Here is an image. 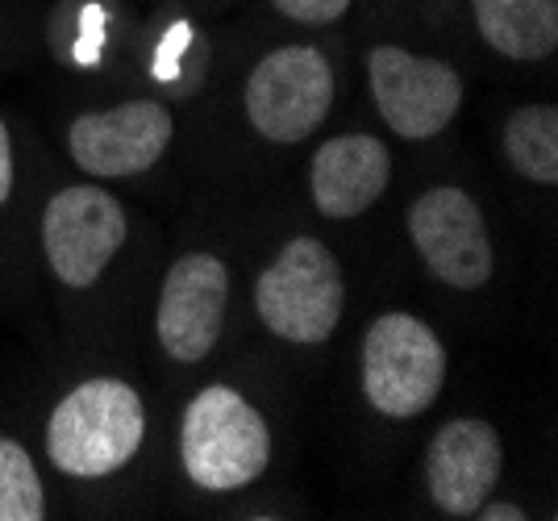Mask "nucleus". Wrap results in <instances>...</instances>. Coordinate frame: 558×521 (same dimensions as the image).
Wrapping results in <instances>:
<instances>
[{
    "label": "nucleus",
    "mask_w": 558,
    "mask_h": 521,
    "mask_svg": "<svg viewBox=\"0 0 558 521\" xmlns=\"http://www.w3.org/2000/svg\"><path fill=\"white\" fill-rule=\"evenodd\" d=\"M505 155L530 184H558V109L521 105L505 125Z\"/></svg>",
    "instance_id": "4468645a"
},
{
    "label": "nucleus",
    "mask_w": 558,
    "mask_h": 521,
    "mask_svg": "<svg viewBox=\"0 0 558 521\" xmlns=\"http://www.w3.org/2000/svg\"><path fill=\"white\" fill-rule=\"evenodd\" d=\"M246 121L267 143H304L333 105V68L317 47L288 43L263 54L242 88Z\"/></svg>",
    "instance_id": "39448f33"
},
{
    "label": "nucleus",
    "mask_w": 558,
    "mask_h": 521,
    "mask_svg": "<svg viewBox=\"0 0 558 521\" xmlns=\"http://www.w3.org/2000/svg\"><path fill=\"white\" fill-rule=\"evenodd\" d=\"M446 384V347L413 313H384L359 347V388L375 413L413 422L429 413Z\"/></svg>",
    "instance_id": "20e7f679"
},
{
    "label": "nucleus",
    "mask_w": 558,
    "mask_h": 521,
    "mask_svg": "<svg viewBox=\"0 0 558 521\" xmlns=\"http://www.w3.org/2000/svg\"><path fill=\"white\" fill-rule=\"evenodd\" d=\"M475 518H484V521H525L530 513L517 505V500H484L480 509H475Z\"/></svg>",
    "instance_id": "a211bd4d"
},
{
    "label": "nucleus",
    "mask_w": 558,
    "mask_h": 521,
    "mask_svg": "<svg viewBox=\"0 0 558 521\" xmlns=\"http://www.w3.org/2000/svg\"><path fill=\"white\" fill-rule=\"evenodd\" d=\"M146 438V404L138 388L117 376L75 384L47 422V459L71 480L121 472Z\"/></svg>",
    "instance_id": "f257e3e1"
},
{
    "label": "nucleus",
    "mask_w": 558,
    "mask_h": 521,
    "mask_svg": "<svg viewBox=\"0 0 558 521\" xmlns=\"http://www.w3.org/2000/svg\"><path fill=\"white\" fill-rule=\"evenodd\" d=\"M367 84L384 125L409 143L438 138L463 109V75L442 59H425L392 43L372 47Z\"/></svg>",
    "instance_id": "0eeeda50"
},
{
    "label": "nucleus",
    "mask_w": 558,
    "mask_h": 521,
    "mask_svg": "<svg viewBox=\"0 0 558 521\" xmlns=\"http://www.w3.org/2000/svg\"><path fill=\"white\" fill-rule=\"evenodd\" d=\"M130 234L125 205L100 184L59 189L43 209V255L63 288H93Z\"/></svg>",
    "instance_id": "423d86ee"
},
{
    "label": "nucleus",
    "mask_w": 558,
    "mask_h": 521,
    "mask_svg": "<svg viewBox=\"0 0 558 521\" xmlns=\"http://www.w3.org/2000/svg\"><path fill=\"white\" fill-rule=\"evenodd\" d=\"M13 192V138H9V125L0 121V205L9 201Z\"/></svg>",
    "instance_id": "f3484780"
},
{
    "label": "nucleus",
    "mask_w": 558,
    "mask_h": 521,
    "mask_svg": "<svg viewBox=\"0 0 558 521\" xmlns=\"http://www.w3.org/2000/svg\"><path fill=\"white\" fill-rule=\"evenodd\" d=\"M47 488L29 450L17 438H0V521H43Z\"/></svg>",
    "instance_id": "2eb2a0df"
},
{
    "label": "nucleus",
    "mask_w": 558,
    "mask_h": 521,
    "mask_svg": "<svg viewBox=\"0 0 558 521\" xmlns=\"http://www.w3.org/2000/svg\"><path fill=\"white\" fill-rule=\"evenodd\" d=\"M347 308L342 263L322 238H292L255 280V313L292 347H317L338 330Z\"/></svg>",
    "instance_id": "7ed1b4c3"
},
{
    "label": "nucleus",
    "mask_w": 558,
    "mask_h": 521,
    "mask_svg": "<svg viewBox=\"0 0 558 521\" xmlns=\"http://www.w3.org/2000/svg\"><path fill=\"white\" fill-rule=\"evenodd\" d=\"M505 472L500 434L484 417H450L425 450V493L446 518H475Z\"/></svg>",
    "instance_id": "9b49d317"
},
{
    "label": "nucleus",
    "mask_w": 558,
    "mask_h": 521,
    "mask_svg": "<svg viewBox=\"0 0 558 521\" xmlns=\"http://www.w3.org/2000/svg\"><path fill=\"white\" fill-rule=\"evenodd\" d=\"M475 29L500 59L542 63L558 47V0H471Z\"/></svg>",
    "instance_id": "ddd939ff"
},
{
    "label": "nucleus",
    "mask_w": 558,
    "mask_h": 521,
    "mask_svg": "<svg viewBox=\"0 0 558 521\" xmlns=\"http://www.w3.org/2000/svg\"><path fill=\"white\" fill-rule=\"evenodd\" d=\"M409 238L434 280L459 292H475L492 280V234L484 209L454 184L425 189L409 209Z\"/></svg>",
    "instance_id": "6e6552de"
},
{
    "label": "nucleus",
    "mask_w": 558,
    "mask_h": 521,
    "mask_svg": "<svg viewBox=\"0 0 558 521\" xmlns=\"http://www.w3.org/2000/svg\"><path fill=\"white\" fill-rule=\"evenodd\" d=\"M180 463L205 493H238L271 463V429L230 384L201 388L180 422Z\"/></svg>",
    "instance_id": "f03ea898"
},
{
    "label": "nucleus",
    "mask_w": 558,
    "mask_h": 521,
    "mask_svg": "<svg viewBox=\"0 0 558 521\" xmlns=\"http://www.w3.org/2000/svg\"><path fill=\"white\" fill-rule=\"evenodd\" d=\"M175 121L159 100H125L80 113L68 130V155L96 180H130L159 163L171 146Z\"/></svg>",
    "instance_id": "9d476101"
},
{
    "label": "nucleus",
    "mask_w": 558,
    "mask_h": 521,
    "mask_svg": "<svg viewBox=\"0 0 558 521\" xmlns=\"http://www.w3.org/2000/svg\"><path fill=\"white\" fill-rule=\"evenodd\" d=\"M392 184V150L375 134H338L308 163V196L329 221L367 214Z\"/></svg>",
    "instance_id": "f8f14e48"
},
{
    "label": "nucleus",
    "mask_w": 558,
    "mask_h": 521,
    "mask_svg": "<svg viewBox=\"0 0 558 521\" xmlns=\"http://www.w3.org/2000/svg\"><path fill=\"white\" fill-rule=\"evenodd\" d=\"M226 308H230V267L209 255L192 251L167 267L155 305V334L167 359L175 363H205L226 330Z\"/></svg>",
    "instance_id": "1a4fd4ad"
},
{
    "label": "nucleus",
    "mask_w": 558,
    "mask_h": 521,
    "mask_svg": "<svg viewBox=\"0 0 558 521\" xmlns=\"http://www.w3.org/2000/svg\"><path fill=\"white\" fill-rule=\"evenodd\" d=\"M271 9L296 25H333L347 17L350 0H271Z\"/></svg>",
    "instance_id": "dca6fc26"
}]
</instances>
